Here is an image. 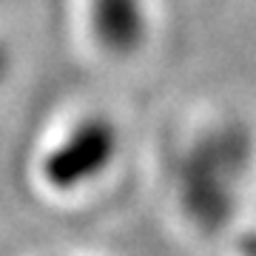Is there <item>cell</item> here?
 Returning a JSON list of instances; mask_svg holds the SVG:
<instances>
[{
    "mask_svg": "<svg viewBox=\"0 0 256 256\" xmlns=\"http://www.w3.org/2000/svg\"><path fill=\"white\" fill-rule=\"evenodd\" d=\"M6 68H9V57H6V48H3V43H0V80L6 77Z\"/></svg>",
    "mask_w": 256,
    "mask_h": 256,
    "instance_id": "obj_3",
    "label": "cell"
},
{
    "mask_svg": "<svg viewBox=\"0 0 256 256\" xmlns=\"http://www.w3.org/2000/svg\"><path fill=\"white\" fill-rule=\"evenodd\" d=\"M114 128L102 120H86L52 151L43 165L48 182L60 188H77L108 165L114 151Z\"/></svg>",
    "mask_w": 256,
    "mask_h": 256,
    "instance_id": "obj_1",
    "label": "cell"
},
{
    "mask_svg": "<svg viewBox=\"0 0 256 256\" xmlns=\"http://www.w3.org/2000/svg\"><path fill=\"white\" fill-rule=\"evenodd\" d=\"M92 28L108 54H134L146 40L142 0H92Z\"/></svg>",
    "mask_w": 256,
    "mask_h": 256,
    "instance_id": "obj_2",
    "label": "cell"
}]
</instances>
